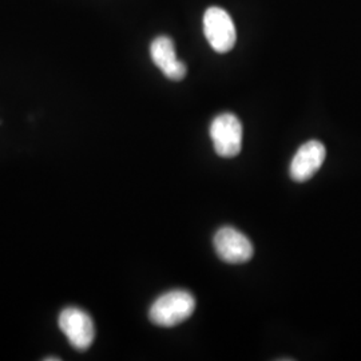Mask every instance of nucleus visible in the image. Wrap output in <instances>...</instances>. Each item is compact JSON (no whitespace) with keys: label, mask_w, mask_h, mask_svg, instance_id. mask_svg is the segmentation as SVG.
Here are the masks:
<instances>
[{"label":"nucleus","mask_w":361,"mask_h":361,"mask_svg":"<svg viewBox=\"0 0 361 361\" xmlns=\"http://www.w3.org/2000/svg\"><path fill=\"white\" fill-rule=\"evenodd\" d=\"M210 138L216 153L222 158L240 154L243 147V125L232 113L216 116L210 125Z\"/></svg>","instance_id":"obj_2"},{"label":"nucleus","mask_w":361,"mask_h":361,"mask_svg":"<svg viewBox=\"0 0 361 361\" xmlns=\"http://www.w3.org/2000/svg\"><path fill=\"white\" fill-rule=\"evenodd\" d=\"M326 150L323 143L319 141H308L304 143L293 157L290 162L289 173L295 182H307L310 180L325 161Z\"/></svg>","instance_id":"obj_6"},{"label":"nucleus","mask_w":361,"mask_h":361,"mask_svg":"<svg viewBox=\"0 0 361 361\" xmlns=\"http://www.w3.org/2000/svg\"><path fill=\"white\" fill-rule=\"evenodd\" d=\"M44 360H46V361H58V360H61V359H58V357H46V359H44Z\"/></svg>","instance_id":"obj_8"},{"label":"nucleus","mask_w":361,"mask_h":361,"mask_svg":"<svg viewBox=\"0 0 361 361\" xmlns=\"http://www.w3.org/2000/svg\"><path fill=\"white\" fill-rule=\"evenodd\" d=\"M204 31L212 49L219 54L231 51L235 44L237 32L234 22L224 8H207L204 15Z\"/></svg>","instance_id":"obj_3"},{"label":"nucleus","mask_w":361,"mask_h":361,"mask_svg":"<svg viewBox=\"0 0 361 361\" xmlns=\"http://www.w3.org/2000/svg\"><path fill=\"white\" fill-rule=\"evenodd\" d=\"M59 328L77 350H87L95 338V326L85 310L66 308L59 316Z\"/></svg>","instance_id":"obj_4"},{"label":"nucleus","mask_w":361,"mask_h":361,"mask_svg":"<svg viewBox=\"0 0 361 361\" xmlns=\"http://www.w3.org/2000/svg\"><path fill=\"white\" fill-rule=\"evenodd\" d=\"M195 310V300L188 290H170L158 297L149 310L152 323L158 326H176L188 320Z\"/></svg>","instance_id":"obj_1"},{"label":"nucleus","mask_w":361,"mask_h":361,"mask_svg":"<svg viewBox=\"0 0 361 361\" xmlns=\"http://www.w3.org/2000/svg\"><path fill=\"white\" fill-rule=\"evenodd\" d=\"M214 247L219 257L228 264H244L253 257L255 249L244 233L232 226H224L214 235Z\"/></svg>","instance_id":"obj_5"},{"label":"nucleus","mask_w":361,"mask_h":361,"mask_svg":"<svg viewBox=\"0 0 361 361\" xmlns=\"http://www.w3.org/2000/svg\"><path fill=\"white\" fill-rule=\"evenodd\" d=\"M150 55L154 65L170 80H182L186 75V65L177 58L174 42L169 37L155 38L150 44Z\"/></svg>","instance_id":"obj_7"}]
</instances>
